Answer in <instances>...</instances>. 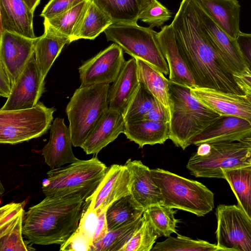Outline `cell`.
<instances>
[{"label":"cell","instance_id":"cell-1","mask_svg":"<svg viewBox=\"0 0 251 251\" xmlns=\"http://www.w3.org/2000/svg\"><path fill=\"white\" fill-rule=\"evenodd\" d=\"M171 25L196 87L245 95L201 24L193 0H182Z\"/></svg>","mask_w":251,"mask_h":251},{"label":"cell","instance_id":"cell-2","mask_svg":"<svg viewBox=\"0 0 251 251\" xmlns=\"http://www.w3.org/2000/svg\"><path fill=\"white\" fill-rule=\"evenodd\" d=\"M79 197H45L25 214L23 232L36 245H62L76 230L85 206Z\"/></svg>","mask_w":251,"mask_h":251},{"label":"cell","instance_id":"cell-3","mask_svg":"<svg viewBox=\"0 0 251 251\" xmlns=\"http://www.w3.org/2000/svg\"><path fill=\"white\" fill-rule=\"evenodd\" d=\"M169 139L185 150L190 141L220 117L202 104L189 87L170 80Z\"/></svg>","mask_w":251,"mask_h":251},{"label":"cell","instance_id":"cell-4","mask_svg":"<svg viewBox=\"0 0 251 251\" xmlns=\"http://www.w3.org/2000/svg\"><path fill=\"white\" fill-rule=\"evenodd\" d=\"M107 169L94 157L51 169L43 180V193L46 197H79L86 201L103 179Z\"/></svg>","mask_w":251,"mask_h":251},{"label":"cell","instance_id":"cell-5","mask_svg":"<svg viewBox=\"0 0 251 251\" xmlns=\"http://www.w3.org/2000/svg\"><path fill=\"white\" fill-rule=\"evenodd\" d=\"M159 187L163 204L202 217L214 208V195L206 186L160 168L151 169Z\"/></svg>","mask_w":251,"mask_h":251},{"label":"cell","instance_id":"cell-6","mask_svg":"<svg viewBox=\"0 0 251 251\" xmlns=\"http://www.w3.org/2000/svg\"><path fill=\"white\" fill-rule=\"evenodd\" d=\"M249 166H251V145L243 139L199 145L186 168L196 177L224 179L223 170Z\"/></svg>","mask_w":251,"mask_h":251},{"label":"cell","instance_id":"cell-7","mask_svg":"<svg viewBox=\"0 0 251 251\" xmlns=\"http://www.w3.org/2000/svg\"><path fill=\"white\" fill-rule=\"evenodd\" d=\"M109 84L80 86L68 103L66 112L73 146L80 147L109 108Z\"/></svg>","mask_w":251,"mask_h":251},{"label":"cell","instance_id":"cell-8","mask_svg":"<svg viewBox=\"0 0 251 251\" xmlns=\"http://www.w3.org/2000/svg\"><path fill=\"white\" fill-rule=\"evenodd\" d=\"M108 41L120 46L134 58L141 59L165 75L169 74L168 64L159 44L158 32L136 23H114L104 31Z\"/></svg>","mask_w":251,"mask_h":251},{"label":"cell","instance_id":"cell-9","mask_svg":"<svg viewBox=\"0 0 251 251\" xmlns=\"http://www.w3.org/2000/svg\"><path fill=\"white\" fill-rule=\"evenodd\" d=\"M55 111L41 101L30 108L0 110V143L15 145L45 135L50 128Z\"/></svg>","mask_w":251,"mask_h":251},{"label":"cell","instance_id":"cell-10","mask_svg":"<svg viewBox=\"0 0 251 251\" xmlns=\"http://www.w3.org/2000/svg\"><path fill=\"white\" fill-rule=\"evenodd\" d=\"M217 246L222 251H251V219L239 205L216 208Z\"/></svg>","mask_w":251,"mask_h":251},{"label":"cell","instance_id":"cell-11","mask_svg":"<svg viewBox=\"0 0 251 251\" xmlns=\"http://www.w3.org/2000/svg\"><path fill=\"white\" fill-rule=\"evenodd\" d=\"M125 61L122 48L111 44L78 68L80 86L113 83Z\"/></svg>","mask_w":251,"mask_h":251},{"label":"cell","instance_id":"cell-12","mask_svg":"<svg viewBox=\"0 0 251 251\" xmlns=\"http://www.w3.org/2000/svg\"><path fill=\"white\" fill-rule=\"evenodd\" d=\"M45 78L35 61L34 53L15 80L11 94L0 110L30 108L39 101L45 92Z\"/></svg>","mask_w":251,"mask_h":251},{"label":"cell","instance_id":"cell-13","mask_svg":"<svg viewBox=\"0 0 251 251\" xmlns=\"http://www.w3.org/2000/svg\"><path fill=\"white\" fill-rule=\"evenodd\" d=\"M132 174L125 165L113 164L98 187L85 201L87 207L99 215L119 199L130 194Z\"/></svg>","mask_w":251,"mask_h":251},{"label":"cell","instance_id":"cell-14","mask_svg":"<svg viewBox=\"0 0 251 251\" xmlns=\"http://www.w3.org/2000/svg\"><path fill=\"white\" fill-rule=\"evenodd\" d=\"M193 4L201 24L232 74L249 72L236 39L219 27L198 0H193Z\"/></svg>","mask_w":251,"mask_h":251},{"label":"cell","instance_id":"cell-15","mask_svg":"<svg viewBox=\"0 0 251 251\" xmlns=\"http://www.w3.org/2000/svg\"><path fill=\"white\" fill-rule=\"evenodd\" d=\"M190 88L200 101L220 115L239 117L251 124V103L244 95L196 86Z\"/></svg>","mask_w":251,"mask_h":251},{"label":"cell","instance_id":"cell-16","mask_svg":"<svg viewBox=\"0 0 251 251\" xmlns=\"http://www.w3.org/2000/svg\"><path fill=\"white\" fill-rule=\"evenodd\" d=\"M37 38L30 39L8 31L0 32V61L15 81L34 54Z\"/></svg>","mask_w":251,"mask_h":251},{"label":"cell","instance_id":"cell-17","mask_svg":"<svg viewBox=\"0 0 251 251\" xmlns=\"http://www.w3.org/2000/svg\"><path fill=\"white\" fill-rule=\"evenodd\" d=\"M251 135V124L237 117L220 115L190 141L189 144L239 141Z\"/></svg>","mask_w":251,"mask_h":251},{"label":"cell","instance_id":"cell-18","mask_svg":"<svg viewBox=\"0 0 251 251\" xmlns=\"http://www.w3.org/2000/svg\"><path fill=\"white\" fill-rule=\"evenodd\" d=\"M70 129L64 119L56 118L50 128L49 142L42 150L45 163L53 169L75 162L78 159L73 153Z\"/></svg>","mask_w":251,"mask_h":251},{"label":"cell","instance_id":"cell-19","mask_svg":"<svg viewBox=\"0 0 251 251\" xmlns=\"http://www.w3.org/2000/svg\"><path fill=\"white\" fill-rule=\"evenodd\" d=\"M131 171L130 195L145 210L149 207L163 204L160 190L154 181L151 169L140 160L128 159L125 164Z\"/></svg>","mask_w":251,"mask_h":251},{"label":"cell","instance_id":"cell-20","mask_svg":"<svg viewBox=\"0 0 251 251\" xmlns=\"http://www.w3.org/2000/svg\"><path fill=\"white\" fill-rule=\"evenodd\" d=\"M158 39L162 54L168 64L169 79L190 88L196 86L193 77L179 50L171 25L161 28L158 32Z\"/></svg>","mask_w":251,"mask_h":251},{"label":"cell","instance_id":"cell-21","mask_svg":"<svg viewBox=\"0 0 251 251\" xmlns=\"http://www.w3.org/2000/svg\"><path fill=\"white\" fill-rule=\"evenodd\" d=\"M125 125L122 114L108 108L81 148L87 154L99 153L124 132Z\"/></svg>","mask_w":251,"mask_h":251},{"label":"cell","instance_id":"cell-22","mask_svg":"<svg viewBox=\"0 0 251 251\" xmlns=\"http://www.w3.org/2000/svg\"><path fill=\"white\" fill-rule=\"evenodd\" d=\"M139 84L137 62L132 57L125 61L116 80L109 86V108L123 115Z\"/></svg>","mask_w":251,"mask_h":251},{"label":"cell","instance_id":"cell-23","mask_svg":"<svg viewBox=\"0 0 251 251\" xmlns=\"http://www.w3.org/2000/svg\"><path fill=\"white\" fill-rule=\"evenodd\" d=\"M0 32L8 31L36 39L33 12L24 0H0Z\"/></svg>","mask_w":251,"mask_h":251},{"label":"cell","instance_id":"cell-24","mask_svg":"<svg viewBox=\"0 0 251 251\" xmlns=\"http://www.w3.org/2000/svg\"><path fill=\"white\" fill-rule=\"evenodd\" d=\"M123 133L139 148L162 144L169 139V123L146 119L126 122Z\"/></svg>","mask_w":251,"mask_h":251},{"label":"cell","instance_id":"cell-25","mask_svg":"<svg viewBox=\"0 0 251 251\" xmlns=\"http://www.w3.org/2000/svg\"><path fill=\"white\" fill-rule=\"evenodd\" d=\"M198 0L219 27L232 38H237L241 31L240 5L237 0Z\"/></svg>","mask_w":251,"mask_h":251},{"label":"cell","instance_id":"cell-26","mask_svg":"<svg viewBox=\"0 0 251 251\" xmlns=\"http://www.w3.org/2000/svg\"><path fill=\"white\" fill-rule=\"evenodd\" d=\"M70 39L45 29L38 37L34 50V56L42 76L45 78L55 60Z\"/></svg>","mask_w":251,"mask_h":251},{"label":"cell","instance_id":"cell-27","mask_svg":"<svg viewBox=\"0 0 251 251\" xmlns=\"http://www.w3.org/2000/svg\"><path fill=\"white\" fill-rule=\"evenodd\" d=\"M136 59L140 82L159 102L170 108L169 83L164 74L148 63L138 58Z\"/></svg>","mask_w":251,"mask_h":251},{"label":"cell","instance_id":"cell-28","mask_svg":"<svg viewBox=\"0 0 251 251\" xmlns=\"http://www.w3.org/2000/svg\"><path fill=\"white\" fill-rule=\"evenodd\" d=\"M113 24L110 18L91 0L71 42L80 39L93 40Z\"/></svg>","mask_w":251,"mask_h":251},{"label":"cell","instance_id":"cell-29","mask_svg":"<svg viewBox=\"0 0 251 251\" xmlns=\"http://www.w3.org/2000/svg\"><path fill=\"white\" fill-rule=\"evenodd\" d=\"M239 205L251 219V166L222 171Z\"/></svg>","mask_w":251,"mask_h":251},{"label":"cell","instance_id":"cell-30","mask_svg":"<svg viewBox=\"0 0 251 251\" xmlns=\"http://www.w3.org/2000/svg\"><path fill=\"white\" fill-rule=\"evenodd\" d=\"M144 211L130 194L119 199L106 211L108 231L137 220L143 216Z\"/></svg>","mask_w":251,"mask_h":251},{"label":"cell","instance_id":"cell-31","mask_svg":"<svg viewBox=\"0 0 251 251\" xmlns=\"http://www.w3.org/2000/svg\"><path fill=\"white\" fill-rule=\"evenodd\" d=\"M85 0L72 9L50 19H44L45 29L70 39L75 34L89 4Z\"/></svg>","mask_w":251,"mask_h":251},{"label":"cell","instance_id":"cell-32","mask_svg":"<svg viewBox=\"0 0 251 251\" xmlns=\"http://www.w3.org/2000/svg\"><path fill=\"white\" fill-rule=\"evenodd\" d=\"M114 23H136L141 7L138 0H91Z\"/></svg>","mask_w":251,"mask_h":251},{"label":"cell","instance_id":"cell-33","mask_svg":"<svg viewBox=\"0 0 251 251\" xmlns=\"http://www.w3.org/2000/svg\"><path fill=\"white\" fill-rule=\"evenodd\" d=\"M24 216L23 209L12 218L0 225V251L30 250L23 237Z\"/></svg>","mask_w":251,"mask_h":251},{"label":"cell","instance_id":"cell-34","mask_svg":"<svg viewBox=\"0 0 251 251\" xmlns=\"http://www.w3.org/2000/svg\"><path fill=\"white\" fill-rule=\"evenodd\" d=\"M143 215L137 220L108 231L94 244L93 251H121L141 224Z\"/></svg>","mask_w":251,"mask_h":251},{"label":"cell","instance_id":"cell-35","mask_svg":"<svg viewBox=\"0 0 251 251\" xmlns=\"http://www.w3.org/2000/svg\"><path fill=\"white\" fill-rule=\"evenodd\" d=\"M173 209L163 204H158L145 210L147 218L158 236L168 237L173 233H176L178 220L175 218Z\"/></svg>","mask_w":251,"mask_h":251},{"label":"cell","instance_id":"cell-36","mask_svg":"<svg viewBox=\"0 0 251 251\" xmlns=\"http://www.w3.org/2000/svg\"><path fill=\"white\" fill-rule=\"evenodd\" d=\"M222 251L217 245L177 234L157 242L151 251Z\"/></svg>","mask_w":251,"mask_h":251},{"label":"cell","instance_id":"cell-37","mask_svg":"<svg viewBox=\"0 0 251 251\" xmlns=\"http://www.w3.org/2000/svg\"><path fill=\"white\" fill-rule=\"evenodd\" d=\"M158 100L142 83L132 98L123 117L125 123L142 120Z\"/></svg>","mask_w":251,"mask_h":251},{"label":"cell","instance_id":"cell-38","mask_svg":"<svg viewBox=\"0 0 251 251\" xmlns=\"http://www.w3.org/2000/svg\"><path fill=\"white\" fill-rule=\"evenodd\" d=\"M157 237L144 212L141 224L121 251H151Z\"/></svg>","mask_w":251,"mask_h":251},{"label":"cell","instance_id":"cell-39","mask_svg":"<svg viewBox=\"0 0 251 251\" xmlns=\"http://www.w3.org/2000/svg\"><path fill=\"white\" fill-rule=\"evenodd\" d=\"M172 17L171 11L157 0L141 10L139 20L148 24L150 27H159Z\"/></svg>","mask_w":251,"mask_h":251},{"label":"cell","instance_id":"cell-40","mask_svg":"<svg viewBox=\"0 0 251 251\" xmlns=\"http://www.w3.org/2000/svg\"><path fill=\"white\" fill-rule=\"evenodd\" d=\"M93 240L85 233L77 228L63 244L60 245V250L63 251H93Z\"/></svg>","mask_w":251,"mask_h":251},{"label":"cell","instance_id":"cell-41","mask_svg":"<svg viewBox=\"0 0 251 251\" xmlns=\"http://www.w3.org/2000/svg\"><path fill=\"white\" fill-rule=\"evenodd\" d=\"M85 0H50L42 11L41 16L50 19L76 6Z\"/></svg>","mask_w":251,"mask_h":251},{"label":"cell","instance_id":"cell-42","mask_svg":"<svg viewBox=\"0 0 251 251\" xmlns=\"http://www.w3.org/2000/svg\"><path fill=\"white\" fill-rule=\"evenodd\" d=\"M98 216L95 211L86 207L85 204L77 227L91 238L93 242L98 225Z\"/></svg>","mask_w":251,"mask_h":251},{"label":"cell","instance_id":"cell-43","mask_svg":"<svg viewBox=\"0 0 251 251\" xmlns=\"http://www.w3.org/2000/svg\"><path fill=\"white\" fill-rule=\"evenodd\" d=\"M236 40L247 68L251 73V33L240 32Z\"/></svg>","mask_w":251,"mask_h":251},{"label":"cell","instance_id":"cell-44","mask_svg":"<svg viewBox=\"0 0 251 251\" xmlns=\"http://www.w3.org/2000/svg\"><path fill=\"white\" fill-rule=\"evenodd\" d=\"M143 119L169 123L170 112L167 108L158 100Z\"/></svg>","mask_w":251,"mask_h":251},{"label":"cell","instance_id":"cell-45","mask_svg":"<svg viewBox=\"0 0 251 251\" xmlns=\"http://www.w3.org/2000/svg\"><path fill=\"white\" fill-rule=\"evenodd\" d=\"M15 82L14 79L0 61V96L6 98L10 96Z\"/></svg>","mask_w":251,"mask_h":251},{"label":"cell","instance_id":"cell-46","mask_svg":"<svg viewBox=\"0 0 251 251\" xmlns=\"http://www.w3.org/2000/svg\"><path fill=\"white\" fill-rule=\"evenodd\" d=\"M23 209L22 204L11 203L1 207L0 209V225L12 218Z\"/></svg>","mask_w":251,"mask_h":251},{"label":"cell","instance_id":"cell-47","mask_svg":"<svg viewBox=\"0 0 251 251\" xmlns=\"http://www.w3.org/2000/svg\"><path fill=\"white\" fill-rule=\"evenodd\" d=\"M238 86L245 94H251V73L232 74Z\"/></svg>","mask_w":251,"mask_h":251},{"label":"cell","instance_id":"cell-48","mask_svg":"<svg viewBox=\"0 0 251 251\" xmlns=\"http://www.w3.org/2000/svg\"><path fill=\"white\" fill-rule=\"evenodd\" d=\"M98 215V222L93 237V244L102 239L108 231L106 219V211Z\"/></svg>","mask_w":251,"mask_h":251},{"label":"cell","instance_id":"cell-49","mask_svg":"<svg viewBox=\"0 0 251 251\" xmlns=\"http://www.w3.org/2000/svg\"><path fill=\"white\" fill-rule=\"evenodd\" d=\"M28 7L34 12L36 7L39 4L40 0H24Z\"/></svg>","mask_w":251,"mask_h":251},{"label":"cell","instance_id":"cell-50","mask_svg":"<svg viewBox=\"0 0 251 251\" xmlns=\"http://www.w3.org/2000/svg\"><path fill=\"white\" fill-rule=\"evenodd\" d=\"M140 7L141 10L145 8L149 5L151 4L152 2H153L154 0H138Z\"/></svg>","mask_w":251,"mask_h":251},{"label":"cell","instance_id":"cell-51","mask_svg":"<svg viewBox=\"0 0 251 251\" xmlns=\"http://www.w3.org/2000/svg\"><path fill=\"white\" fill-rule=\"evenodd\" d=\"M244 97L251 103V94H245Z\"/></svg>","mask_w":251,"mask_h":251},{"label":"cell","instance_id":"cell-52","mask_svg":"<svg viewBox=\"0 0 251 251\" xmlns=\"http://www.w3.org/2000/svg\"><path fill=\"white\" fill-rule=\"evenodd\" d=\"M243 140H245L248 141V142H249L251 145V136L247 137L244 138Z\"/></svg>","mask_w":251,"mask_h":251},{"label":"cell","instance_id":"cell-53","mask_svg":"<svg viewBox=\"0 0 251 251\" xmlns=\"http://www.w3.org/2000/svg\"></svg>","mask_w":251,"mask_h":251}]
</instances>
